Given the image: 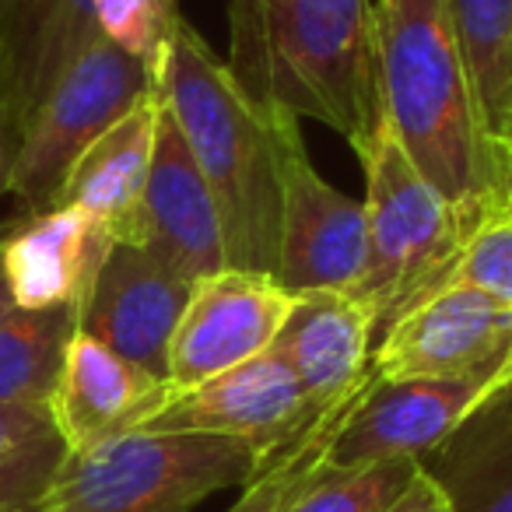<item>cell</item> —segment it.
Listing matches in <instances>:
<instances>
[{
    "label": "cell",
    "mask_w": 512,
    "mask_h": 512,
    "mask_svg": "<svg viewBox=\"0 0 512 512\" xmlns=\"http://www.w3.org/2000/svg\"><path fill=\"white\" fill-rule=\"evenodd\" d=\"M158 92L218 204L225 264L274 278L288 165L306 148L299 120L256 106L179 8L158 57Z\"/></svg>",
    "instance_id": "obj_1"
},
{
    "label": "cell",
    "mask_w": 512,
    "mask_h": 512,
    "mask_svg": "<svg viewBox=\"0 0 512 512\" xmlns=\"http://www.w3.org/2000/svg\"><path fill=\"white\" fill-rule=\"evenodd\" d=\"M228 74L278 120H316L362 155L383 123L372 0H228Z\"/></svg>",
    "instance_id": "obj_2"
},
{
    "label": "cell",
    "mask_w": 512,
    "mask_h": 512,
    "mask_svg": "<svg viewBox=\"0 0 512 512\" xmlns=\"http://www.w3.org/2000/svg\"><path fill=\"white\" fill-rule=\"evenodd\" d=\"M383 113L400 144L474 232L512 204V172L491 148L446 0H379Z\"/></svg>",
    "instance_id": "obj_3"
},
{
    "label": "cell",
    "mask_w": 512,
    "mask_h": 512,
    "mask_svg": "<svg viewBox=\"0 0 512 512\" xmlns=\"http://www.w3.org/2000/svg\"><path fill=\"white\" fill-rule=\"evenodd\" d=\"M249 442L197 432H137L67 453L43 512H190L264 467Z\"/></svg>",
    "instance_id": "obj_4"
},
{
    "label": "cell",
    "mask_w": 512,
    "mask_h": 512,
    "mask_svg": "<svg viewBox=\"0 0 512 512\" xmlns=\"http://www.w3.org/2000/svg\"><path fill=\"white\" fill-rule=\"evenodd\" d=\"M358 158L365 169L369 271L355 295L376 309L383 330L400 309L446 278L470 228L414 165L386 116Z\"/></svg>",
    "instance_id": "obj_5"
},
{
    "label": "cell",
    "mask_w": 512,
    "mask_h": 512,
    "mask_svg": "<svg viewBox=\"0 0 512 512\" xmlns=\"http://www.w3.org/2000/svg\"><path fill=\"white\" fill-rule=\"evenodd\" d=\"M155 88V64H144L99 36L32 109L8 193H15L29 214L57 207L60 186L88 144Z\"/></svg>",
    "instance_id": "obj_6"
},
{
    "label": "cell",
    "mask_w": 512,
    "mask_h": 512,
    "mask_svg": "<svg viewBox=\"0 0 512 512\" xmlns=\"http://www.w3.org/2000/svg\"><path fill=\"white\" fill-rule=\"evenodd\" d=\"M379 379H512V306L481 288L439 285L383 327Z\"/></svg>",
    "instance_id": "obj_7"
},
{
    "label": "cell",
    "mask_w": 512,
    "mask_h": 512,
    "mask_svg": "<svg viewBox=\"0 0 512 512\" xmlns=\"http://www.w3.org/2000/svg\"><path fill=\"white\" fill-rule=\"evenodd\" d=\"M502 386L474 379H379L369 372L323 463L351 470L383 460H425Z\"/></svg>",
    "instance_id": "obj_8"
},
{
    "label": "cell",
    "mask_w": 512,
    "mask_h": 512,
    "mask_svg": "<svg viewBox=\"0 0 512 512\" xmlns=\"http://www.w3.org/2000/svg\"><path fill=\"white\" fill-rule=\"evenodd\" d=\"M113 239L148 253L165 271L190 285H200L204 278L228 267L218 204H214L207 179L200 176L190 144L165 109V102L162 116H158L148 183H144L134 214L116 228Z\"/></svg>",
    "instance_id": "obj_9"
},
{
    "label": "cell",
    "mask_w": 512,
    "mask_h": 512,
    "mask_svg": "<svg viewBox=\"0 0 512 512\" xmlns=\"http://www.w3.org/2000/svg\"><path fill=\"white\" fill-rule=\"evenodd\" d=\"M292 306L295 295L285 292L271 274L225 267L204 278L193 288L190 306L169 344L172 393H186L271 351Z\"/></svg>",
    "instance_id": "obj_10"
},
{
    "label": "cell",
    "mask_w": 512,
    "mask_h": 512,
    "mask_svg": "<svg viewBox=\"0 0 512 512\" xmlns=\"http://www.w3.org/2000/svg\"><path fill=\"white\" fill-rule=\"evenodd\" d=\"M320 414L309 404L295 372L274 351H264L193 390L176 393L144 428L242 439L271 460Z\"/></svg>",
    "instance_id": "obj_11"
},
{
    "label": "cell",
    "mask_w": 512,
    "mask_h": 512,
    "mask_svg": "<svg viewBox=\"0 0 512 512\" xmlns=\"http://www.w3.org/2000/svg\"><path fill=\"white\" fill-rule=\"evenodd\" d=\"M369 271L365 204L330 186L302 148L288 165L274 281L285 292H355Z\"/></svg>",
    "instance_id": "obj_12"
},
{
    "label": "cell",
    "mask_w": 512,
    "mask_h": 512,
    "mask_svg": "<svg viewBox=\"0 0 512 512\" xmlns=\"http://www.w3.org/2000/svg\"><path fill=\"white\" fill-rule=\"evenodd\" d=\"M190 281L116 242L81 306V334L169 383V344L193 295Z\"/></svg>",
    "instance_id": "obj_13"
},
{
    "label": "cell",
    "mask_w": 512,
    "mask_h": 512,
    "mask_svg": "<svg viewBox=\"0 0 512 512\" xmlns=\"http://www.w3.org/2000/svg\"><path fill=\"white\" fill-rule=\"evenodd\" d=\"M172 397L176 393L165 379L78 330L50 397V414L67 453H85L144 428Z\"/></svg>",
    "instance_id": "obj_14"
},
{
    "label": "cell",
    "mask_w": 512,
    "mask_h": 512,
    "mask_svg": "<svg viewBox=\"0 0 512 512\" xmlns=\"http://www.w3.org/2000/svg\"><path fill=\"white\" fill-rule=\"evenodd\" d=\"M106 221L71 204L29 214L4 239V274L18 309H81L113 249Z\"/></svg>",
    "instance_id": "obj_15"
},
{
    "label": "cell",
    "mask_w": 512,
    "mask_h": 512,
    "mask_svg": "<svg viewBox=\"0 0 512 512\" xmlns=\"http://www.w3.org/2000/svg\"><path fill=\"white\" fill-rule=\"evenodd\" d=\"M376 330V309L355 292H306L295 295L271 351L295 372L309 404L327 411L369 376Z\"/></svg>",
    "instance_id": "obj_16"
},
{
    "label": "cell",
    "mask_w": 512,
    "mask_h": 512,
    "mask_svg": "<svg viewBox=\"0 0 512 512\" xmlns=\"http://www.w3.org/2000/svg\"><path fill=\"white\" fill-rule=\"evenodd\" d=\"M418 467L449 512H512V379Z\"/></svg>",
    "instance_id": "obj_17"
},
{
    "label": "cell",
    "mask_w": 512,
    "mask_h": 512,
    "mask_svg": "<svg viewBox=\"0 0 512 512\" xmlns=\"http://www.w3.org/2000/svg\"><path fill=\"white\" fill-rule=\"evenodd\" d=\"M95 39V0H0V50L25 123Z\"/></svg>",
    "instance_id": "obj_18"
},
{
    "label": "cell",
    "mask_w": 512,
    "mask_h": 512,
    "mask_svg": "<svg viewBox=\"0 0 512 512\" xmlns=\"http://www.w3.org/2000/svg\"><path fill=\"white\" fill-rule=\"evenodd\" d=\"M158 116H162V95L155 88L127 116H120L106 134L88 144L85 155L67 172L57 204H71L95 214L116 235V228L134 214L144 183H148Z\"/></svg>",
    "instance_id": "obj_19"
},
{
    "label": "cell",
    "mask_w": 512,
    "mask_h": 512,
    "mask_svg": "<svg viewBox=\"0 0 512 512\" xmlns=\"http://www.w3.org/2000/svg\"><path fill=\"white\" fill-rule=\"evenodd\" d=\"M446 4L460 36L484 134L512 172V0H446Z\"/></svg>",
    "instance_id": "obj_20"
},
{
    "label": "cell",
    "mask_w": 512,
    "mask_h": 512,
    "mask_svg": "<svg viewBox=\"0 0 512 512\" xmlns=\"http://www.w3.org/2000/svg\"><path fill=\"white\" fill-rule=\"evenodd\" d=\"M81 309H11L0 320V404L50 407Z\"/></svg>",
    "instance_id": "obj_21"
},
{
    "label": "cell",
    "mask_w": 512,
    "mask_h": 512,
    "mask_svg": "<svg viewBox=\"0 0 512 512\" xmlns=\"http://www.w3.org/2000/svg\"><path fill=\"white\" fill-rule=\"evenodd\" d=\"M418 470V460H383L351 470L320 463L292 491L281 512H390Z\"/></svg>",
    "instance_id": "obj_22"
},
{
    "label": "cell",
    "mask_w": 512,
    "mask_h": 512,
    "mask_svg": "<svg viewBox=\"0 0 512 512\" xmlns=\"http://www.w3.org/2000/svg\"><path fill=\"white\" fill-rule=\"evenodd\" d=\"M365 379H369V376H365ZM365 379H362V383H365ZM362 383H358L348 397L337 400L334 407H327V411H323L320 418H316L313 425L299 435V439L288 442L281 453H274L264 467L256 470L253 481H246L242 495L235 498V505H228L225 512H281V509H285V502L292 498V491L299 488V484L323 463L330 439H334L337 425H341V418L348 414L351 400H355V393L362 390Z\"/></svg>",
    "instance_id": "obj_23"
},
{
    "label": "cell",
    "mask_w": 512,
    "mask_h": 512,
    "mask_svg": "<svg viewBox=\"0 0 512 512\" xmlns=\"http://www.w3.org/2000/svg\"><path fill=\"white\" fill-rule=\"evenodd\" d=\"M439 285H467L512 306V207L495 211L467 235ZM435 285V288H439Z\"/></svg>",
    "instance_id": "obj_24"
},
{
    "label": "cell",
    "mask_w": 512,
    "mask_h": 512,
    "mask_svg": "<svg viewBox=\"0 0 512 512\" xmlns=\"http://www.w3.org/2000/svg\"><path fill=\"white\" fill-rule=\"evenodd\" d=\"M172 15H176V0H95L99 36L155 67L165 36H169Z\"/></svg>",
    "instance_id": "obj_25"
},
{
    "label": "cell",
    "mask_w": 512,
    "mask_h": 512,
    "mask_svg": "<svg viewBox=\"0 0 512 512\" xmlns=\"http://www.w3.org/2000/svg\"><path fill=\"white\" fill-rule=\"evenodd\" d=\"M67 456L64 439H50L43 446L18 453L0 463V512H39L46 502L53 477Z\"/></svg>",
    "instance_id": "obj_26"
},
{
    "label": "cell",
    "mask_w": 512,
    "mask_h": 512,
    "mask_svg": "<svg viewBox=\"0 0 512 512\" xmlns=\"http://www.w3.org/2000/svg\"><path fill=\"white\" fill-rule=\"evenodd\" d=\"M50 439H60L50 407L0 404V463L18 453H29Z\"/></svg>",
    "instance_id": "obj_27"
},
{
    "label": "cell",
    "mask_w": 512,
    "mask_h": 512,
    "mask_svg": "<svg viewBox=\"0 0 512 512\" xmlns=\"http://www.w3.org/2000/svg\"><path fill=\"white\" fill-rule=\"evenodd\" d=\"M22 134H25V116L22 106H18L15 85H11L8 60H4V50H0V197L8 193L11 169H15L18 148H22Z\"/></svg>",
    "instance_id": "obj_28"
},
{
    "label": "cell",
    "mask_w": 512,
    "mask_h": 512,
    "mask_svg": "<svg viewBox=\"0 0 512 512\" xmlns=\"http://www.w3.org/2000/svg\"><path fill=\"white\" fill-rule=\"evenodd\" d=\"M390 512H449V505H446V498H442V491L418 470L411 488L390 505Z\"/></svg>",
    "instance_id": "obj_29"
},
{
    "label": "cell",
    "mask_w": 512,
    "mask_h": 512,
    "mask_svg": "<svg viewBox=\"0 0 512 512\" xmlns=\"http://www.w3.org/2000/svg\"><path fill=\"white\" fill-rule=\"evenodd\" d=\"M15 309V299H11V285H8V274H4V239H0V320Z\"/></svg>",
    "instance_id": "obj_30"
},
{
    "label": "cell",
    "mask_w": 512,
    "mask_h": 512,
    "mask_svg": "<svg viewBox=\"0 0 512 512\" xmlns=\"http://www.w3.org/2000/svg\"><path fill=\"white\" fill-rule=\"evenodd\" d=\"M509 162H512V130H509Z\"/></svg>",
    "instance_id": "obj_31"
},
{
    "label": "cell",
    "mask_w": 512,
    "mask_h": 512,
    "mask_svg": "<svg viewBox=\"0 0 512 512\" xmlns=\"http://www.w3.org/2000/svg\"><path fill=\"white\" fill-rule=\"evenodd\" d=\"M39 512H43V509H39Z\"/></svg>",
    "instance_id": "obj_32"
},
{
    "label": "cell",
    "mask_w": 512,
    "mask_h": 512,
    "mask_svg": "<svg viewBox=\"0 0 512 512\" xmlns=\"http://www.w3.org/2000/svg\"><path fill=\"white\" fill-rule=\"evenodd\" d=\"M509 207H512V204H509Z\"/></svg>",
    "instance_id": "obj_33"
}]
</instances>
